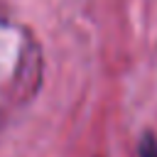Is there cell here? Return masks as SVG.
<instances>
[{
	"label": "cell",
	"mask_w": 157,
	"mask_h": 157,
	"mask_svg": "<svg viewBox=\"0 0 157 157\" xmlns=\"http://www.w3.org/2000/svg\"><path fill=\"white\" fill-rule=\"evenodd\" d=\"M140 157H157V140L152 135H145L140 140Z\"/></svg>",
	"instance_id": "obj_1"
}]
</instances>
